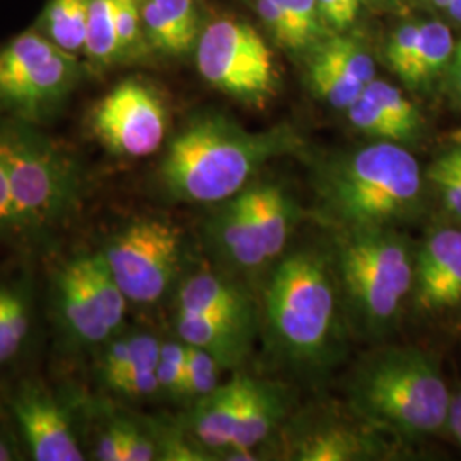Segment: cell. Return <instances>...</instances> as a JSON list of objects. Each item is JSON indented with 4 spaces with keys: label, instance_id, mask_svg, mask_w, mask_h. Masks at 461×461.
<instances>
[{
    "label": "cell",
    "instance_id": "obj_1",
    "mask_svg": "<svg viewBox=\"0 0 461 461\" xmlns=\"http://www.w3.org/2000/svg\"><path fill=\"white\" fill-rule=\"evenodd\" d=\"M297 144L289 127L249 132L226 116H197L171 140L159 178L176 202L222 203L245 190L262 166Z\"/></svg>",
    "mask_w": 461,
    "mask_h": 461
},
{
    "label": "cell",
    "instance_id": "obj_2",
    "mask_svg": "<svg viewBox=\"0 0 461 461\" xmlns=\"http://www.w3.org/2000/svg\"><path fill=\"white\" fill-rule=\"evenodd\" d=\"M318 198L323 214L344 232L395 228L420 207V166L403 146L381 140L330 165Z\"/></svg>",
    "mask_w": 461,
    "mask_h": 461
},
{
    "label": "cell",
    "instance_id": "obj_3",
    "mask_svg": "<svg viewBox=\"0 0 461 461\" xmlns=\"http://www.w3.org/2000/svg\"><path fill=\"white\" fill-rule=\"evenodd\" d=\"M350 405L375 428L428 436L447 424L451 393L438 363L419 348H388L359 367Z\"/></svg>",
    "mask_w": 461,
    "mask_h": 461
},
{
    "label": "cell",
    "instance_id": "obj_4",
    "mask_svg": "<svg viewBox=\"0 0 461 461\" xmlns=\"http://www.w3.org/2000/svg\"><path fill=\"white\" fill-rule=\"evenodd\" d=\"M0 149L24 241H41L66 228L86 194L74 156L23 120L0 123Z\"/></svg>",
    "mask_w": 461,
    "mask_h": 461
},
{
    "label": "cell",
    "instance_id": "obj_5",
    "mask_svg": "<svg viewBox=\"0 0 461 461\" xmlns=\"http://www.w3.org/2000/svg\"><path fill=\"white\" fill-rule=\"evenodd\" d=\"M335 284L314 249L282 258L267 289V320L280 350L297 363H318L335 333Z\"/></svg>",
    "mask_w": 461,
    "mask_h": 461
},
{
    "label": "cell",
    "instance_id": "obj_6",
    "mask_svg": "<svg viewBox=\"0 0 461 461\" xmlns=\"http://www.w3.org/2000/svg\"><path fill=\"white\" fill-rule=\"evenodd\" d=\"M337 264L347 297L364 325L371 331L390 327L412 293L415 258L407 240L395 228L348 230Z\"/></svg>",
    "mask_w": 461,
    "mask_h": 461
},
{
    "label": "cell",
    "instance_id": "obj_7",
    "mask_svg": "<svg viewBox=\"0 0 461 461\" xmlns=\"http://www.w3.org/2000/svg\"><path fill=\"white\" fill-rule=\"evenodd\" d=\"M51 304L67 344L84 350L98 348L120 333L131 303L98 249L79 253L57 268Z\"/></svg>",
    "mask_w": 461,
    "mask_h": 461
},
{
    "label": "cell",
    "instance_id": "obj_8",
    "mask_svg": "<svg viewBox=\"0 0 461 461\" xmlns=\"http://www.w3.org/2000/svg\"><path fill=\"white\" fill-rule=\"evenodd\" d=\"M99 253L129 303L152 306L180 276L183 234L165 217H137L116 230Z\"/></svg>",
    "mask_w": 461,
    "mask_h": 461
},
{
    "label": "cell",
    "instance_id": "obj_9",
    "mask_svg": "<svg viewBox=\"0 0 461 461\" xmlns=\"http://www.w3.org/2000/svg\"><path fill=\"white\" fill-rule=\"evenodd\" d=\"M74 53L28 32L0 50V108L33 122L53 112L81 79Z\"/></svg>",
    "mask_w": 461,
    "mask_h": 461
},
{
    "label": "cell",
    "instance_id": "obj_10",
    "mask_svg": "<svg viewBox=\"0 0 461 461\" xmlns=\"http://www.w3.org/2000/svg\"><path fill=\"white\" fill-rule=\"evenodd\" d=\"M200 76L215 89L248 106L264 108L277 96L279 76L272 51L253 26L217 19L197 40Z\"/></svg>",
    "mask_w": 461,
    "mask_h": 461
},
{
    "label": "cell",
    "instance_id": "obj_11",
    "mask_svg": "<svg viewBox=\"0 0 461 461\" xmlns=\"http://www.w3.org/2000/svg\"><path fill=\"white\" fill-rule=\"evenodd\" d=\"M91 129L118 158H146L165 140L167 113L163 99L148 84L123 81L95 106Z\"/></svg>",
    "mask_w": 461,
    "mask_h": 461
},
{
    "label": "cell",
    "instance_id": "obj_12",
    "mask_svg": "<svg viewBox=\"0 0 461 461\" xmlns=\"http://www.w3.org/2000/svg\"><path fill=\"white\" fill-rule=\"evenodd\" d=\"M11 407L32 460H86L66 407L40 381L19 383Z\"/></svg>",
    "mask_w": 461,
    "mask_h": 461
},
{
    "label": "cell",
    "instance_id": "obj_13",
    "mask_svg": "<svg viewBox=\"0 0 461 461\" xmlns=\"http://www.w3.org/2000/svg\"><path fill=\"white\" fill-rule=\"evenodd\" d=\"M415 304L424 312H441L461 303V230H436L415 255Z\"/></svg>",
    "mask_w": 461,
    "mask_h": 461
},
{
    "label": "cell",
    "instance_id": "obj_14",
    "mask_svg": "<svg viewBox=\"0 0 461 461\" xmlns=\"http://www.w3.org/2000/svg\"><path fill=\"white\" fill-rule=\"evenodd\" d=\"M209 236L224 260L240 270H255L268 264L249 188L222 202L209 221Z\"/></svg>",
    "mask_w": 461,
    "mask_h": 461
},
{
    "label": "cell",
    "instance_id": "obj_15",
    "mask_svg": "<svg viewBox=\"0 0 461 461\" xmlns=\"http://www.w3.org/2000/svg\"><path fill=\"white\" fill-rule=\"evenodd\" d=\"M251 320L215 313L176 312L178 339L203 348L222 369L234 367L247 356Z\"/></svg>",
    "mask_w": 461,
    "mask_h": 461
},
{
    "label": "cell",
    "instance_id": "obj_16",
    "mask_svg": "<svg viewBox=\"0 0 461 461\" xmlns=\"http://www.w3.org/2000/svg\"><path fill=\"white\" fill-rule=\"evenodd\" d=\"M245 378L236 376L226 384H219L209 395L195 400L190 429L198 445L211 451L230 449L241 411Z\"/></svg>",
    "mask_w": 461,
    "mask_h": 461
},
{
    "label": "cell",
    "instance_id": "obj_17",
    "mask_svg": "<svg viewBox=\"0 0 461 461\" xmlns=\"http://www.w3.org/2000/svg\"><path fill=\"white\" fill-rule=\"evenodd\" d=\"M285 412L284 396L279 390L264 381L245 378V393L234 439L228 453L230 460H248L253 447L264 443L277 428Z\"/></svg>",
    "mask_w": 461,
    "mask_h": 461
},
{
    "label": "cell",
    "instance_id": "obj_18",
    "mask_svg": "<svg viewBox=\"0 0 461 461\" xmlns=\"http://www.w3.org/2000/svg\"><path fill=\"white\" fill-rule=\"evenodd\" d=\"M96 378L101 386L112 392L122 381L144 371H154L159 359L161 342L144 331L116 333L99 347Z\"/></svg>",
    "mask_w": 461,
    "mask_h": 461
},
{
    "label": "cell",
    "instance_id": "obj_19",
    "mask_svg": "<svg viewBox=\"0 0 461 461\" xmlns=\"http://www.w3.org/2000/svg\"><path fill=\"white\" fill-rule=\"evenodd\" d=\"M33 284L28 274L0 277V367L13 363L33 329Z\"/></svg>",
    "mask_w": 461,
    "mask_h": 461
},
{
    "label": "cell",
    "instance_id": "obj_20",
    "mask_svg": "<svg viewBox=\"0 0 461 461\" xmlns=\"http://www.w3.org/2000/svg\"><path fill=\"white\" fill-rule=\"evenodd\" d=\"M176 312L215 313L251 320V304L245 293L211 270H198L183 279L176 296Z\"/></svg>",
    "mask_w": 461,
    "mask_h": 461
},
{
    "label": "cell",
    "instance_id": "obj_21",
    "mask_svg": "<svg viewBox=\"0 0 461 461\" xmlns=\"http://www.w3.org/2000/svg\"><path fill=\"white\" fill-rule=\"evenodd\" d=\"M253 211L258 222L268 262L277 258L296 224V205L279 185L260 183L249 186Z\"/></svg>",
    "mask_w": 461,
    "mask_h": 461
},
{
    "label": "cell",
    "instance_id": "obj_22",
    "mask_svg": "<svg viewBox=\"0 0 461 461\" xmlns=\"http://www.w3.org/2000/svg\"><path fill=\"white\" fill-rule=\"evenodd\" d=\"M455 49L453 34L446 24L439 21L420 23L417 47L400 79L412 89L428 87L449 66Z\"/></svg>",
    "mask_w": 461,
    "mask_h": 461
},
{
    "label": "cell",
    "instance_id": "obj_23",
    "mask_svg": "<svg viewBox=\"0 0 461 461\" xmlns=\"http://www.w3.org/2000/svg\"><path fill=\"white\" fill-rule=\"evenodd\" d=\"M116 0H89L84 53L96 66L120 60L116 36Z\"/></svg>",
    "mask_w": 461,
    "mask_h": 461
},
{
    "label": "cell",
    "instance_id": "obj_24",
    "mask_svg": "<svg viewBox=\"0 0 461 461\" xmlns=\"http://www.w3.org/2000/svg\"><path fill=\"white\" fill-rule=\"evenodd\" d=\"M89 0H51L45 13L49 38L68 53L84 50Z\"/></svg>",
    "mask_w": 461,
    "mask_h": 461
},
{
    "label": "cell",
    "instance_id": "obj_25",
    "mask_svg": "<svg viewBox=\"0 0 461 461\" xmlns=\"http://www.w3.org/2000/svg\"><path fill=\"white\" fill-rule=\"evenodd\" d=\"M366 443L356 432L342 428L316 430L304 438L297 447V460L350 461L361 458Z\"/></svg>",
    "mask_w": 461,
    "mask_h": 461
},
{
    "label": "cell",
    "instance_id": "obj_26",
    "mask_svg": "<svg viewBox=\"0 0 461 461\" xmlns=\"http://www.w3.org/2000/svg\"><path fill=\"white\" fill-rule=\"evenodd\" d=\"M316 55L327 60L330 66L335 67L346 77L361 84L364 87L373 79H376L375 60L371 53L364 49V45L357 40L346 36L330 38L329 41H325L316 50Z\"/></svg>",
    "mask_w": 461,
    "mask_h": 461
},
{
    "label": "cell",
    "instance_id": "obj_27",
    "mask_svg": "<svg viewBox=\"0 0 461 461\" xmlns=\"http://www.w3.org/2000/svg\"><path fill=\"white\" fill-rule=\"evenodd\" d=\"M364 95L376 103L379 108L395 122L400 131L407 137V142H413L422 131L424 120L412 101L405 98L400 89L381 79H373L364 87Z\"/></svg>",
    "mask_w": 461,
    "mask_h": 461
},
{
    "label": "cell",
    "instance_id": "obj_28",
    "mask_svg": "<svg viewBox=\"0 0 461 461\" xmlns=\"http://www.w3.org/2000/svg\"><path fill=\"white\" fill-rule=\"evenodd\" d=\"M310 86L318 98L337 110H347L364 91V86L346 77L316 53L310 64Z\"/></svg>",
    "mask_w": 461,
    "mask_h": 461
},
{
    "label": "cell",
    "instance_id": "obj_29",
    "mask_svg": "<svg viewBox=\"0 0 461 461\" xmlns=\"http://www.w3.org/2000/svg\"><path fill=\"white\" fill-rule=\"evenodd\" d=\"M350 123L361 131V132L376 137L384 142H395V144H407V137L400 131L392 118L379 108L376 103H373L366 95H361L346 110Z\"/></svg>",
    "mask_w": 461,
    "mask_h": 461
},
{
    "label": "cell",
    "instance_id": "obj_30",
    "mask_svg": "<svg viewBox=\"0 0 461 461\" xmlns=\"http://www.w3.org/2000/svg\"><path fill=\"white\" fill-rule=\"evenodd\" d=\"M221 364L203 348L186 344V366H185V386L183 398L198 400L209 395L219 386Z\"/></svg>",
    "mask_w": 461,
    "mask_h": 461
},
{
    "label": "cell",
    "instance_id": "obj_31",
    "mask_svg": "<svg viewBox=\"0 0 461 461\" xmlns=\"http://www.w3.org/2000/svg\"><path fill=\"white\" fill-rule=\"evenodd\" d=\"M186 366V344L183 340L161 342L156 375L159 381V392L171 398H183Z\"/></svg>",
    "mask_w": 461,
    "mask_h": 461
},
{
    "label": "cell",
    "instance_id": "obj_32",
    "mask_svg": "<svg viewBox=\"0 0 461 461\" xmlns=\"http://www.w3.org/2000/svg\"><path fill=\"white\" fill-rule=\"evenodd\" d=\"M158 9L175 32L183 53L198 40V14L194 0H154Z\"/></svg>",
    "mask_w": 461,
    "mask_h": 461
},
{
    "label": "cell",
    "instance_id": "obj_33",
    "mask_svg": "<svg viewBox=\"0 0 461 461\" xmlns=\"http://www.w3.org/2000/svg\"><path fill=\"white\" fill-rule=\"evenodd\" d=\"M115 17L118 53L120 60H123L133 55L139 47L142 30L140 0H116Z\"/></svg>",
    "mask_w": 461,
    "mask_h": 461
},
{
    "label": "cell",
    "instance_id": "obj_34",
    "mask_svg": "<svg viewBox=\"0 0 461 461\" xmlns=\"http://www.w3.org/2000/svg\"><path fill=\"white\" fill-rule=\"evenodd\" d=\"M257 11L279 45L291 50L304 49L289 16L285 0H257Z\"/></svg>",
    "mask_w": 461,
    "mask_h": 461
},
{
    "label": "cell",
    "instance_id": "obj_35",
    "mask_svg": "<svg viewBox=\"0 0 461 461\" xmlns=\"http://www.w3.org/2000/svg\"><path fill=\"white\" fill-rule=\"evenodd\" d=\"M420 34V23H405L402 24L395 33L392 34L386 49V60L388 66L400 77L403 70L409 66L413 51L419 41Z\"/></svg>",
    "mask_w": 461,
    "mask_h": 461
},
{
    "label": "cell",
    "instance_id": "obj_36",
    "mask_svg": "<svg viewBox=\"0 0 461 461\" xmlns=\"http://www.w3.org/2000/svg\"><path fill=\"white\" fill-rule=\"evenodd\" d=\"M291 21L303 41L308 47L323 34V19L320 16L316 0H285Z\"/></svg>",
    "mask_w": 461,
    "mask_h": 461
},
{
    "label": "cell",
    "instance_id": "obj_37",
    "mask_svg": "<svg viewBox=\"0 0 461 461\" xmlns=\"http://www.w3.org/2000/svg\"><path fill=\"white\" fill-rule=\"evenodd\" d=\"M26 243L11 195V185L0 149V243Z\"/></svg>",
    "mask_w": 461,
    "mask_h": 461
},
{
    "label": "cell",
    "instance_id": "obj_38",
    "mask_svg": "<svg viewBox=\"0 0 461 461\" xmlns=\"http://www.w3.org/2000/svg\"><path fill=\"white\" fill-rule=\"evenodd\" d=\"M125 428L127 420L110 422L95 441L93 458L98 461H125Z\"/></svg>",
    "mask_w": 461,
    "mask_h": 461
},
{
    "label": "cell",
    "instance_id": "obj_39",
    "mask_svg": "<svg viewBox=\"0 0 461 461\" xmlns=\"http://www.w3.org/2000/svg\"><path fill=\"white\" fill-rule=\"evenodd\" d=\"M429 180L439 186L443 198H445L446 207L451 214L456 215L461 219V175L447 169L445 166L434 165L429 167Z\"/></svg>",
    "mask_w": 461,
    "mask_h": 461
},
{
    "label": "cell",
    "instance_id": "obj_40",
    "mask_svg": "<svg viewBox=\"0 0 461 461\" xmlns=\"http://www.w3.org/2000/svg\"><path fill=\"white\" fill-rule=\"evenodd\" d=\"M316 5L325 24L344 32L359 14L361 0H316Z\"/></svg>",
    "mask_w": 461,
    "mask_h": 461
},
{
    "label": "cell",
    "instance_id": "obj_41",
    "mask_svg": "<svg viewBox=\"0 0 461 461\" xmlns=\"http://www.w3.org/2000/svg\"><path fill=\"white\" fill-rule=\"evenodd\" d=\"M159 446L148 432L137 428L131 420H127L125 428V461L158 460Z\"/></svg>",
    "mask_w": 461,
    "mask_h": 461
},
{
    "label": "cell",
    "instance_id": "obj_42",
    "mask_svg": "<svg viewBox=\"0 0 461 461\" xmlns=\"http://www.w3.org/2000/svg\"><path fill=\"white\" fill-rule=\"evenodd\" d=\"M112 392L116 395L127 396V398H149V396L161 393L156 369L139 373L135 376L122 381Z\"/></svg>",
    "mask_w": 461,
    "mask_h": 461
},
{
    "label": "cell",
    "instance_id": "obj_43",
    "mask_svg": "<svg viewBox=\"0 0 461 461\" xmlns=\"http://www.w3.org/2000/svg\"><path fill=\"white\" fill-rule=\"evenodd\" d=\"M446 428H449L455 439L461 445V388L451 396V407H449Z\"/></svg>",
    "mask_w": 461,
    "mask_h": 461
},
{
    "label": "cell",
    "instance_id": "obj_44",
    "mask_svg": "<svg viewBox=\"0 0 461 461\" xmlns=\"http://www.w3.org/2000/svg\"><path fill=\"white\" fill-rule=\"evenodd\" d=\"M19 447L17 441L7 429L0 426V461L19 460Z\"/></svg>",
    "mask_w": 461,
    "mask_h": 461
},
{
    "label": "cell",
    "instance_id": "obj_45",
    "mask_svg": "<svg viewBox=\"0 0 461 461\" xmlns=\"http://www.w3.org/2000/svg\"><path fill=\"white\" fill-rule=\"evenodd\" d=\"M436 163L445 166L447 169H453V171L461 175V144H456V148L447 150Z\"/></svg>",
    "mask_w": 461,
    "mask_h": 461
},
{
    "label": "cell",
    "instance_id": "obj_46",
    "mask_svg": "<svg viewBox=\"0 0 461 461\" xmlns=\"http://www.w3.org/2000/svg\"><path fill=\"white\" fill-rule=\"evenodd\" d=\"M449 79H451V87L455 95L461 99V43L455 49V60L451 66Z\"/></svg>",
    "mask_w": 461,
    "mask_h": 461
},
{
    "label": "cell",
    "instance_id": "obj_47",
    "mask_svg": "<svg viewBox=\"0 0 461 461\" xmlns=\"http://www.w3.org/2000/svg\"><path fill=\"white\" fill-rule=\"evenodd\" d=\"M446 11H447V14H449L451 19L461 23V0H453V2L447 5Z\"/></svg>",
    "mask_w": 461,
    "mask_h": 461
},
{
    "label": "cell",
    "instance_id": "obj_48",
    "mask_svg": "<svg viewBox=\"0 0 461 461\" xmlns=\"http://www.w3.org/2000/svg\"><path fill=\"white\" fill-rule=\"evenodd\" d=\"M367 2H375V4H379V5H386V7H400L405 0H367Z\"/></svg>",
    "mask_w": 461,
    "mask_h": 461
},
{
    "label": "cell",
    "instance_id": "obj_49",
    "mask_svg": "<svg viewBox=\"0 0 461 461\" xmlns=\"http://www.w3.org/2000/svg\"><path fill=\"white\" fill-rule=\"evenodd\" d=\"M429 4L436 9H447V5L453 2V0H428Z\"/></svg>",
    "mask_w": 461,
    "mask_h": 461
},
{
    "label": "cell",
    "instance_id": "obj_50",
    "mask_svg": "<svg viewBox=\"0 0 461 461\" xmlns=\"http://www.w3.org/2000/svg\"><path fill=\"white\" fill-rule=\"evenodd\" d=\"M449 139H451L455 144H461V129L451 133V137H449Z\"/></svg>",
    "mask_w": 461,
    "mask_h": 461
}]
</instances>
